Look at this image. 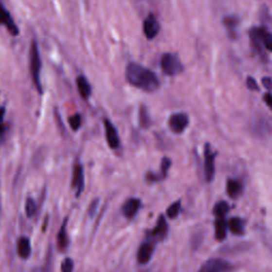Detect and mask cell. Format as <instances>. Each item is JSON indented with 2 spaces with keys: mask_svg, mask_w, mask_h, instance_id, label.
<instances>
[{
  "mask_svg": "<svg viewBox=\"0 0 272 272\" xmlns=\"http://www.w3.org/2000/svg\"><path fill=\"white\" fill-rule=\"evenodd\" d=\"M126 79L135 88L152 92L160 88V81L150 69L136 63H130L126 69Z\"/></svg>",
  "mask_w": 272,
  "mask_h": 272,
  "instance_id": "cell-1",
  "label": "cell"
},
{
  "mask_svg": "<svg viewBox=\"0 0 272 272\" xmlns=\"http://www.w3.org/2000/svg\"><path fill=\"white\" fill-rule=\"evenodd\" d=\"M29 55H30V57H29L30 65H29V67H30V73L32 77L33 84L38 91L39 94H42L43 86H42V83H40V69H42V60H40L37 43L36 42V40H32L31 46H30V54H29Z\"/></svg>",
  "mask_w": 272,
  "mask_h": 272,
  "instance_id": "cell-2",
  "label": "cell"
},
{
  "mask_svg": "<svg viewBox=\"0 0 272 272\" xmlns=\"http://www.w3.org/2000/svg\"><path fill=\"white\" fill-rule=\"evenodd\" d=\"M162 71L169 77L177 76L183 71V65L180 59L172 54H165L161 60Z\"/></svg>",
  "mask_w": 272,
  "mask_h": 272,
  "instance_id": "cell-3",
  "label": "cell"
},
{
  "mask_svg": "<svg viewBox=\"0 0 272 272\" xmlns=\"http://www.w3.org/2000/svg\"><path fill=\"white\" fill-rule=\"evenodd\" d=\"M233 266L223 258H211L206 260L199 272H230Z\"/></svg>",
  "mask_w": 272,
  "mask_h": 272,
  "instance_id": "cell-4",
  "label": "cell"
},
{
  "mask_svg": "<svg viewBox=\"0 0 272 272\" xmlns=\"http://www.w3.org/2000/svg\"><path fill=\"white\" fill-rule=\"evenodd\" d=\"M215 156L216 153L213 152L210 145L206 144L204 150V172L207 182H212L215 177Z\"/></svg>",
  "mask_w": 272,
  "mask_h": 272,
  "instance_id": "cell-5",
  "label": "cell"
},
{
  "mask_svg": "<svg viewBox=\"0 0 272 272\" xmlns=\"http://www.w3.org/2000/svg\"><path fill=\"white\" fill-rule=\"evenodd\" d=\"M189 118L185 113H176L172 114L169 118V128L170 130L176 133V134H181L188 127Z\"/></svg>",
  "mask_w": 272,
  "mask_h": 272,
  "instance_id": "cell-6",
  "label": "cell"
},
{
  "mask_svg": "<svg viewBox=\"0 0 272 272\" xmlns=\"http://www.w3.org/2000/svg\"><path fill=\"white\" fill-rule=\"evenodd\" d=\"M72 185L73 188H76V196L80 197L84 190V170L83 167L80 163H76L73 167V182Z\"/></svg>",
  "mask_w": 272,
  "mask_h": 272,
  "instance_id": "cell-7",
  "label": "cell"
},
{
  "mask_svg": "<svg viewBox=\"0 0 272 272\" xmlns=\"http://www.w3.org/2000/svg\"><path fill=\"white\" fill-rule=\"evenodd\" d=\"M0 25L5 26L7 30L11 36H18V28L15 25V22L13 20L12 17H11L10 13L8 12V10L5 9L2 4H0Z\"/></svg>",
  "mask_w": 272,
  "mask_h": 272,
  "instance_id": "cell-8",
  "label": "cell"
},
{
  "mask_svg": "<svg viewBox=\"0 0 272 272\" xmlns=\"http://www.w3.org/2000/svg\"><path fill=\"white\" fill-rule=\"evenodd\" d=\"M104 129H106V137L109 148L117 149L120 145V140L116 128L109 119H104Z\"/></svg>",
  "mask_w": 272,
  "mask_h": 272,
  "instance_id": "cell-9",
  "label": "cell"
},
{
  "mask_svg": "<svg viewBox=\"0 0 272 272\" xmlns=\"http://www.w3.org/2000/svg\"><path fill=\"white\" fill-rule=\"evenodd\" d=\"M160 32V24L155 16L150 14L144 21V33L148 39H153Z\"/></svg>",
  "mask_w": 272,
  "mask_h": 272,
  "instance_id": "cell-10",
  "label": "cell"
},
{
  "mask_svg": "<svg viewBox=\"0 0 272 272\" xmlns=\"http://www.w3.org/2000/svg\"><path fill=\"white\" fill-rule=\"evenodd\" d=\"M153 251H154V246L152 242L147 241V242H144V244H142L137 252L138 263L147 264L149 260L151 259Z\"/></svg>",
  "mask_w": 272,
  "mask_h": 272,
  "instance_id": "cell-11",
  "label": "cell"
},
{
  "mask_svg": "<svg viewBox=\"0 0 272 272\" xmlns=\"http://www.w3.org/2000/svg\"><path fill=\"white\" fill-rule=\"evenodd\" d=\"M140 207H141V200L136 198H131L125 202L121 211H123L125 217L130 219L136 215V213L138 212V210H140Z\"/></svg>",
  "mask_w": 272,
  "mask_h": 272,
  "instance_id": "cell-12",
  "label": "cell"
},
{
  "mask_svg": "<svg viewBox=\"0 0 272 272\" xmlns=\"http://www.w3.org/2000/svg\"><path fill=\"white\" fill-rule=\"evenodd\" d=\"M167 232H168V225H167L164 216L161 215L158 223H156L154 229L151 231V233H150V237H151V238L161 240L165 238Z\"/></svg>",
  "mask_w": 272,
  "mask_h": 272,
  "instance_id": "cell-13",
  "label": "cell"
},
{
  "mask_svg": "<svg viewBox=\"0 0 272 272\" xmlns=\"http://www.w3.org/2000/svg\"><path fill=\"white\" fill-rule=\"evenodd\" d=\"M17 253L22 259H27L31 255V242L27 237H20L17 241Z\"/></svg>",
  "mask_w": 272,
  "mask_h": 272,
  "instance_id": "cell-14",
  "label": "cell"
},
{
  "mask_svg": "<svg viewBox=\"0 0 272 272\" xmlns=\"http://www.w3.org/2000/svg\"><path fill=\"white\" fill-rule=\"evenodd\" d=\"M67 221L68 219L65 218L64 221H63L59 233H57V247H59V250L64 252L66 251V249L68 247V235H67Z\"/></svg>",
  "mask_w": 272,
  "mask_h": 272,
  "instance_id": "cell-15",
  "label": "cell"
},
{
  "mask_svg": "<svg viewBox=\"0 0 272 272\" xmlns=\"http://www.w3.org/2000/svg\"><path fill=\"white\" fill-rule=\"evenodd\" d=\"M77 88L79 91V94L81 95V97L83 98V99H89L90 96L91 95V86L89 83L88 79H86L84 76H79L77 78Z\"/></svg>",
  "mask_w": 272,
  "mask_h": 272,
  "instance_id": "cell-16",
  "label": "cell"
},
{
  "mask_svg": "<svg viewBox=\"0 0 272 272\" xmlns=\"http://www.w3.org/2000/svg\"><path fill=\"white\" fill-rule=\"evenodd\" d=\"M228 232V223L224 217H218L215 221V237L219 241H222Z\"/></svg>",
  "mask_w": 272,
  "mask_h": 272,
  "instance_id": "cell-17",
  "label": "cell"
},
{
  "mask_svg": "<svg viewBox=\"0 0 272 272\" xmlns=\"http://www.w3.org/2000/svg\"><path fill=\"white\" fill-rule=\"evenodd\" d=\"M244 220L238 217H233L230 219L228 223V228L230 229L231 232L235 235H241L244 234Z\"/></svg>",
  "mask_w": 272,
  "mask_h": 272,
  "instance_id": "cell-18",
  "label": "cell"
},
{
  "mask_svg": "<svg viewBox=\"0 0 272 272\" xmlns=\"http://www.w3.org/2000/svg\"><path fill=\"white\" fill-rule=\"evenodd\" d=\"M264 30L265 29H263V28H255V29H252L250 32L251 42L254 46V48H256L257 50H260V48H262Z\"/></svg>",
  "mask_w": 272,
  "mask_h": 272,
  "instance_id": "cell-19",
  "label": "cell"
},
{
  "mask_svg": "<svg viewBox=\"0 0 272 272\" xmlns=\"http://www.w3.org/2000/svg\"><path fill=\"white\" fill-rule=\"evenodd\" d=\"M223 22L230 34V36L232 38L236 37V29H237V26H238V24H239V20L234 16H230V17H225Z\"/></svg>",
  "mask_w": 272,
  "mask_h": 272,
  "instance_id": "cell-20",
  "label": "cell"
},
{
  "mask_svg": "<svg viewBox=\"0 0 272 272\" xmlns=\"http://www.w3.org/2000/svg\"><path fill=\"white\" fill-rule=\"evenodd\" d=\"M227 193L230 198H237L241 193V184L236 180H229L227 183Z\"/></svg>",
  "mask_w": 272,
  "mask_h": 272,
  "instance_id": "cell-21",
  "label": "cell"
},
{
  "mask_svg": "<svg viewBox=\"0 0 272 272\" xmlns=\"http://www.w3.org/2000/svg\"><path fill=\"white\" fill-rule=\"evenodd\" d=\"M230 211V205L227 203L225 201H220L216 203V205L214 206V215L216 216V218L218 217H225V215L229 213Z\"/></svg>",
  "mask_w": 272,
  "mask_h": 272,
  "instance_id": "cell-22",
  "label": "cell"
},
{
  "mask_svg": "<svg viewBox=\"0 0 272 272\" xmlns=\"http://www.w3.org/2000/svg\"><path fill=\"white\" fill-rule=\"evenodd\" d=\"M25 211H26L27 217H29V218H32L36 214V203L32 198H28L26 200Z\"/></svg>",
  "mask_w": 272,
  "mask_h": 272,
  "instance_id": "cell-23",
  "label": "cell"
},
{
  "mask_svg": "<svg viewBox=\"0 0 272 272\" xmlns=\"http://www.w3.org/2000/svg\"><path fill=\"white\" fill-rule=\"evenodd\" d=\"M180 211H181V202L177 201V202H175V203H172L168 208H167L166 214L170 219H173V218L178 217L179 214H180Z\"/></svg>",
  "mask_w": 272,
  "mask_h": 272,
  "instance_id": "cell-24",
  "label": "cell"
},
{
  "mask_svg": "<svg viewBox=\"0 0 272 272\" xmlns=\"http://www.w3.org/2000/svg\"><path fill=\"white\" fill-rule=\"evenodd\" d=\"M69 126L73 131H78L81 128V125H82V118H81L80 114H74L73 116L68 118Z\"/></svg>",
  "mask_w": 272,
  "mask_h": 272,
  "instance_id": "cell-25",
  "label": "cell"
},
{
  "mask_svg": "<svg viewBox=\"0 0 272 272\" xmlns=\"http://www.w3.org/2000/svg\"><path fill=\"white\" fill-rule=\"evenodd\" d=\"M171 165V161L168 158H164L163 161H162V165H161V173H160V178L161 180L166 178L167 172H168V169L170 168Z\"/></svg>",
  "mask_w": 272,
  "mask_h": 272,
  "instance_id": "cell-26",
  "label": "cell"
},
{
  "mask_svg": "<svg viewBox=\"0 0 272 272\" xmlns=\"http://www.w3.org/2000/svg\"><path fill=\"white\" fill-rule=\"evenodd\" d=\"M73 260L72 258H65L61 264V271L62 272H73Z\"/></svg>",
  "mask_w": 272,
  "mask_h": 272,
  "instance_id": "cell-27",
  "label": "cell"
},
{
  "mask_svg": "<svg viewBox=\"0 0 272 272\" xmlns=\"http://www.w3.org/2000/svg\"><path fill=\"white\" fill-rule=\"evenodd\" d=\"M263 44L266 48L272 52V34L265 30L263 32Z\"/></svg>",
  "mask_w": 272,
  "mask_h": 272,
  "instance_id": "cell-28",
  "label": "cell"
},
{
  "mask_svg": "<svg viewBox=\"0 0 272 272\" xmlns=\"http://www.w3.org/2000/svg\"><path fill=\"white\" fill-rule=\"evenodd\" d=\"M247 86H248V89L250 90V91H259L257 82L253 78H251V77H249L247 79Z\"/></svg>",
  "mask_w": 272,
  "mask_h": 272,
  "instance_id": "cell-29",
  "label": "cell"
},
{
  "mask_svg": "<svg viewBox=\"0 0 272 272\" xmlns=\"http://www.w3.org/2000/svg\"><path fill=\"white\" fill-rule=\"evenodd\" d=\"M98 202H99V200L96 199L95 201H92L91 204L90 205V208H89V215H90V217H92V216L95 215V213L97 211V207H98Z\"/></svg>",
  "mask_w": 272,
  "mask_h": 272,
  "instance_id": "cell-30",
  "label": "cell"
},
{
  "mask_svg": "<svg viewBox=\"0 0 272 272\" xmlns=\"http://www.w3.org/2000/svg\"><path fill=\"white\" fill-rule=\"evenodd\" d=\"M5 109L0 108V134L3 132V118H4Z\"/></svg>",
  "mask_w": 272,
  "mask_h": 272,
  "instance_id": "cell-31",
  "label": "cell"
},
{
  "mask_svg": "<svg viewBox=\"0 0 272 272\" xmlns=\"http://www.w3.org/2000/svg\"><path fill=\"white\" fill-rule=\"evenodd\" d=\"M0 210H1V206H0Z\"/></svg>",
  "mask_w": 272,
  "mask_h": 272,
  "instance_id": "cell-32",
  "label": "cell"
}]
</instances>
